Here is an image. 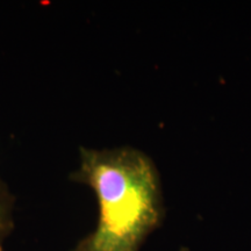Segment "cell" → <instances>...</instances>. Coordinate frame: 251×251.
Masks as SVG:
<instances>
[{"label":"cell","mask_w":251,"mask_h":251,"mask_svg":"<svg viewBox=\"0 0 251 251\" xmlns=\"http://www.w3.org/2000/svg\"><path fill=\"white\" fill-rule=\"evenodd\" d=\"M71 179L97 196L94 231L71 251H140L164 216L161 176L155 162L134 147L80 148V164Z\"/></svg>","instance_id":"cell-1"},{"label":"cell","mask_w":251,"mask_h":251,"mask_svg":"<svg viewBox=\"0 0 251 251\" xmlns=\"http://www.w3.org/2000/svg\"><path fill=\"white\" fill-rule=\"evenodd\" d=\"M12 207H13V198L6 184L0 179V246L13 228Z\"/></svg>","instance_id":"cell-2"},{"label":"cell","mask_w":251,"mask_h":251,"mask_svg":"<svg viewBox=\"0 0 251 251\" xmlns=\"http://www.w3.org/2000/svg\"><path fill=\"white\" fill-rule=\"evenodd\" d=\"M0 251H1V246H0Z\"/></svg>","instance_id":"cell-3"}]
</instances>
